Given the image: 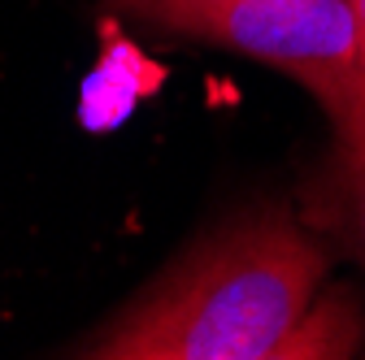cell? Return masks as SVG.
<instances>
[{
	"mask_svg": "<svg viewBox=\"0 0 365 360\" xmlns=\"http://www.w3.org/2000/svg\"><path fill=\"white\" fill-rule=\"evenodd\" d=\"M331 274L327 239L283 204L217 221L122 312L91 330L87 360H279Z\"/></svg>",
	"mask_w": 365,
	"mask_h": 360,
	"instance_id": "6da1fadb",
	"label": "cell"
},
{
	"mask_svg": "<svg viewBox=\"0 0 365 360\" xmlns=\"http://www.w3.org/2000/svg\"><path fill=\"white\" fill-rule=\"evenodd\" d=\"M187 39L217 43L296 78L327 117L365 96L356 22L348 0H235L200 18Z\"/></svg>",
	"mask_w": 365,
	"mask_h": 360,
	"instance_id": "7a4b0ae2",
	"label": "cell"
},
{
	"mask_svg": "<svg viewBox=\"0 0 365 360\" xmlns=\"http://www.w3.org/2000/svg\"><path fill=\"white\" fill-rule=\"evenodd\" d=\"M331 122V148L309 191V221L335 235L365 265V96Z\"/></svg>",
	"mask_w": 365,
	"mask_h": 360,
	"instance_id": "3957f363",
	"label": "cell"
},
{
	"mask_svg": "<svg viewBox=\"0 0 365 360\" xmlns=\"http://www.w3.org/2000/svg\"><path fill=\"white\" fill-rule=\"evenodd\" d=\"M365 339V312L348 287L317 291V300L304 308L296 330L283 339L279 360H339L352 356Z\"/></svg>",
	"mask_w": 365,
	"mask_h": 360,
	"instance_id": "277c9868",
	"label": "cell"
},
{
	"mask_svg": "<svg viewBox=\"0 0 365 360\" xmlns=\"http://www.w3.org/2000/svg\"><path fill=\"white\" fill-rule=\"evenodd\" d=\"M235 5V0H118V9H126L130 18H144L148 26H161L170 35H187L200 18Z\"/></svg>",
	"mask_w": 365,
	"mask_h": 360,
	"instance_id": "5b68a950",
	"label": "cell"
},
{
	"mask_svg": "<svg viewBox=\"0 0 365 360\" xmlns=\"http://www.w3.org/2000/svg\"><path fill=\"white\" fill-rule=\"evenodd\" d=\"M352 22H356V48H361V70H365V0H348Z\"/></svg>",
	"mask_w": 365,
	"mask_h": 360,
	"instance_id": "8992f818",
	"label": "cell"
}]
</instances>
